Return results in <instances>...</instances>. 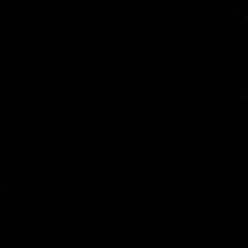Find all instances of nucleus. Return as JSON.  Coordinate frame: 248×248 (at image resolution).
Segmentation results:
<instances>
[]
</instances>
